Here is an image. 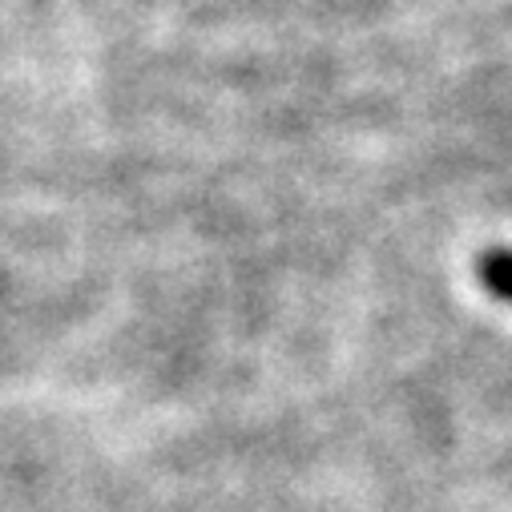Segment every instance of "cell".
I'll return each instance as SVG.
<instances>
[{
    "instance_id": "6da1fadb",
    "label": "cell",
    "mask_w": 512,
    "mask_h": 512,
    "mask_svg": "<svg viewBox=\"0 0 512 512\" xmlns=\"http://www.w3.org/2000/svg\"><path fill=\"white\" fill-rule=\"evenodd\" d=\"M480 283L492 299L512 303V250H488L480 259Z\"/></svg>"
}]
</instances>
